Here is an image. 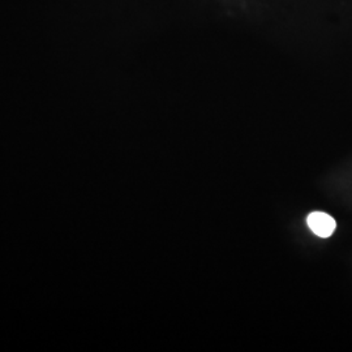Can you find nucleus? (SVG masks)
I'll list each match as a JSON object with an SVG mask.
<instances>
[{
    "mask_svg": "<svg viewBox=\"0 0 352 352\" xmlns=\"http://www.w3.org/2000/svg\"><path fill=\"white\" fill-rule=\"evenodd\" d=\"M307 223L311 228V231L320 238L331 236L337 228L336 219L329 214L322 213V212H314L309 214L307 218Z\"/></svg>",
    "mask_w": 352,
    "mask_h": 352,
    "instance_id": "f257e3e1",
    "label": "nucleus"
}]
</instances>
